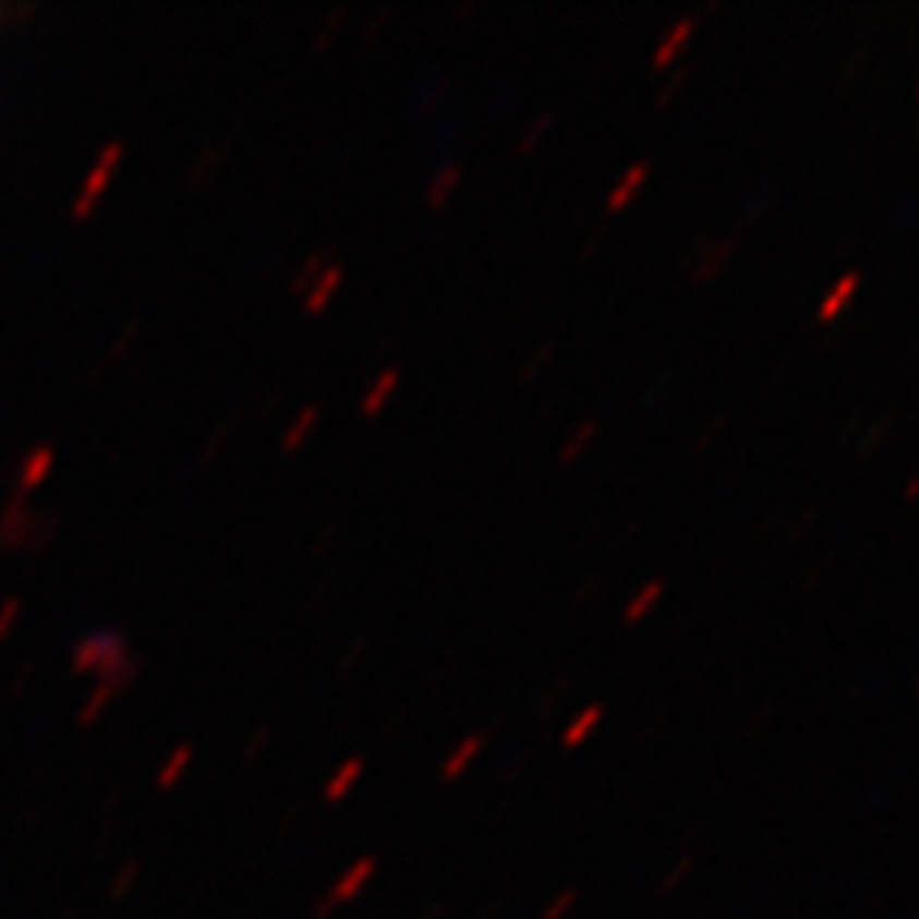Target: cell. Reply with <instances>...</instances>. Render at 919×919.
<instances>
[{"instance_id":"6da1fadb","label":"cell","mask_w":919,"mask_h":919,"mask_svg":"<svg viewBox=\"0 0 919 919\" xmlns=\"http://www.w3.org/2000/svg\"><path fill=\"white\" fill-rule=\"evenodd\" d=\"M375 875H378V858L375 855H358L351 866L338 879H334V885L324 893V899L314 906V916L317 919H330L334 912H341L344 906L358 903L372 888Z\"/></svg>"},{"instance_id":"7a4b0ae2","label":"cell","mask_w":919,"mask_h":919,"mask_svg":"<svg viewBox=\"0 0 919 919\" xmlns=\"http://www.w3.org/2000/svg\"><path fill=\"white\" fill-rule=\"evenodd\" d=\"M361 776H365V760H361V757L344 760L338 770L330 773V779L324 784L321 797H324L327 803H344V800L354 794V787L361 784Z\"/></svg>"},{"instance_id":"3957f363","label":"cell","mask_w":919,"mask_h":919,"mask_svg":"<svg viewBox=\"0 0 919 919\" xmlns=\"http://www.w3.org/2000/svg\"><path fill=\"white\" fill-rule=\"evenodd\" d=\"M484 746H487V736H481V733H473V736L460 739L457 749L447 757V763H443V779H447V784L460 779L473 763H477V757L484 753Z\"/></svg>"},{"instance_id":"277c9868","label":"cell","mask_w":919,"mask_h":919,"mask_svg":"<svg viewBox=\"0 0 919 919\" xmlns=\"http://www.w3.org/2000/svg\"><path fill=\"white\" fill-rule=\"evenodd\" d=\"M861 287V273H845L838 283H834L831 290H827V297L821 300V306H818V321L821 324H831V321H838V314L845 311L848 306V300L855 297V290Z\"/></svg>"},{"instance_id":"5b68a950","label":"cell","mask_w":919,"mask_h":919,"mask_svg":"<svg viewBox=\"0 0 919 919\" xmlns=\"http://www.w3.org/2000/svg\"><path fill=\"white\" fill-rule=\"evenodd\" d=\"M651 178V164L648 160H637L630 171L617 181V188L609 191V202H606V208L609 211H624L633 198H637V191L644 188V181Z\"/></svg>"},{"instance_id":"8992f818","label":"cell","mask_w":919,"mask_h":919,"mask_svg":"<svg viewBox=\"0 0 919 919\" xmlns=\"http://www.w3.org/2000/svg\"><path fill=\"white\" fill-rule=\"evenodd\" d=\"M691 35H694V17H681V21L672 27V32L664 35V41L657 45L651 65H654V69H667V65H672L678 55L685 51V45L691 41Z\"/></svg>"},{"instance_id":"52a82bcc","label":"cell","mask_w":919,"mask_h":919,"mask_svg":"<svg viewBox=\"0 0 919 919\" xmlns=\"http://www.w3.org/2000/svg\"><path fill=\"white\" fill-rule=\"evenodd\" d=\"M399 382H402V372H399V368H385V372L372 382V388L365 392V399H361V415H368V420H375V415L388 406V399L396 396Z\"/></svg>"},{"instance_id":"ba28073f","label":"cell","mask_w":919,"mask_h":919,"mask_svg":"<svg viewBox=\"0 0 919 919\" xmlns=\"http://www.w3.org/2000/svg\"><path fill=\"white\" fill-rule=\"evenodd\" d=\"M341 280H344V269H341L338 263L324 266L321 276H317V283H314V290H311V297H306V303H303V311L311 314V317L324 314L327 303H330V297H334V290L341 287Z\"/></svg>"},{"instance_id":"9c48e42d","label":"cell","mask_w":919,"mask_h":919,"mask_svg":"<svg viewBox=\"0 0 919 919\" xmlns=\"http://www.w3.org/2000/svg\"><path fill=\"white\" fill-rule=\"evenodd\" d=\"M600 722H603V705H587V709H582V712L569 722V726H566L563 746H566V749H579L582 742H590L593 733L600 729Z\"/></svg>"},{"instance_id":"30bf717a","label":"cell","mask_w":919,"mask_h":919,"mask_svg":"<svg viewBox=\"0 0 919 919\" xmlns=\"http://www.w3.org/2000/svg\"><path fill=\"white\" fill-rule=\"evenodd\" d=\"M460 181H463V171H460V164H447V167H439V171H436V178L430 181V191H426V205H430V208H443V205H447V202L454 198V194H457Z\"/></svg>"},{"instance_id":"8fae6325","label":"cell","mask_w":919,"mask_h":919,"mask_svg":"<svg viewBox=\"0 0 919 919\" xmlns=\"http://www.w3.org/2000/svg\"><path fill=\"white\" fill-rule=\"evenodd\" d=\"M661 596H664V582H657V579L648 582V587H640L637 596L624 606V624H630V627L640 624V620H644L648 613L661 603Z\"/></svg>"},{"instance_id":"7c38bea8","label":"cell","mask_w":919,"mask_h":919,"mask_svg":"<svg viewBox=\"0 0 919 919\" xmlns=\"http://www.w3.org/2000/svg\"><path fill=\"white\" fill-rule=\"evenodd\" d=\"M317 420H321V409H317V406H306V409L297 415V420H293V426L287 430V436H283V450H287V454L300 450V447H303V439L314 433Z\"/></svg>"},{"instance_id":"4fadbf2b","label":"cell","mask_w":919,"mask_h":919,"mask_svg":"<svg viewBox=\"0 0 919 919\" xmlns=\"http://www.w3.org/2000/svg\"><path fill=\"white\" fill-rule=\"evenodd\" d=\"M593 439H596V423H582V426L569 436V443H566L563 454H559V457H563V463L579 460L582 454H587V447H590Z\"/></svg>"},{"instance_id":"5bb4252c","label":"cell","mask_w":919,"mask_h":919,"mask_svg":"<svg viewBox=\"0 0 919 919\" xmlns=\"http://www.w3.org/2000/svg\"><path fill=\"white\" fill-rule=\"evenodd\" d=\"M576 888H563V893H555L548 903H545V909L539 912V919H566L572 909H576Z\"/></svg>"},{"instance_id":"9a60e30c","label":"cell","mask_w":919,"mask_h":919,"mask_svg":"<svg viewBox=\"0 0 919 919\" xmlns=\"http://www.w3.org/2000/svg\"><path fill=\"white\" fill-rule=\"evenodd\" d=\"M548 123H552V113H542L532 126H528V133H524V141H521V154H528L532 150L539 141H542V133L548 130Z\"/></svg>"},{"instance_id":"2e32d148","label":"cell","mask_w":919,"mask_h":919,"mask_svg":"<svg viewBox=\"0 0 919 919\" xmlns=\"http://www.w3.org/2000/svg\"><path fill=\"white\" fill-rule=\"evenodd\" d=\"M324 266H327V263H324V256H321V253H314L311 259H306V263H303V269H300V276H297V283H293V290L300 293L306 280H317V276H321V269H324Z\"/></svg>"}]
</instances>
